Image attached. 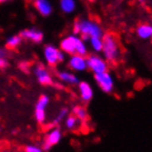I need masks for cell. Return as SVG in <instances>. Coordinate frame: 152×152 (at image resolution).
<instances>
[{
  "instance_id": "1",
  "label": "cell",
  "mask_w": 152,
  "mask_h": 152,
  "mask_svg": "<svg viewBox=\"0 0 152 152\" xmlns=\"http://www.w3.org/2000/svg\"><path fill=\"white\" fill-rule=\"evenodd\" d=\"M73 32L75 36L77 34H82V40H89L90 38H102L103 37V29L98 22L83 19L77 20L73 25Z\"/></svg>"
},
{
  "instance_id": "2",
  "label": "cell",
  "mask_w": 152,
  "mask_h": 152,
  "mask_svg": "<svg viewBox=\"0 0 152 152\" xmlns=\"http://www.w3.org/2000/svg\"><path fill=\"white\" fill-rule=\"evenodd\" d=\"M102 52L106 61L113 62L120 57V46L113 34H106L102 37Z\"/></svg>"
},
{
  "instance_id": "3",
  "label": "cell",
  "mask_w": 152,
  "mask_h": 152,
  "mask_svg": "<svg viewBox=\"0 0 152 152\" xmlns=\"http://www.w3.org/2000/svg\"><path fill=\"white\" fill-rule=\"evenodd\" d=\"M43 56H45V60L49 66H56L61 61L64 60V53L58 48H56L52 45H48L45 47L43 49Z\"/></svg>"
},
{
  "instance_id": "4",
  "label": "cell",
  "mask_w": 152,
  "mask_h": 152,
  "mask_svg": "<svg viewBox=\"0 0 152 152\" xmlns=\"http://www.w3.org/2000/svg\"><path fill=\"white\" fill-rule=\"evenodd\" d=\"M87 67L94 75H99V73L108 71V62L100 56L97 55H91L87 58Z\"/></svg>"
},
{
  "instance_id": "5",
  "label": "cell",
  "mask_w": 152,
  "mask_h": 152,
  "mask_svg": "<svg viewBox=\"0 0 152 152\" xmlns=\"http://www.w3.org/2000/svg\"><path fill=\"white\" fill-rule=\"evenodd\" d=\"M50 102V99L47 94H42L40 96L38 99V101L36 103V108H34V119L39 124H42L46 121L47 113L46 109L48 104Z\"/></svg>"
},
{
  "instance_id": "6",
  "label": "cell",
  "mask_w": 152,
  "mask_h": 152,
  "mask_svg": "<svg viewBox=\"0 0 152 152\" xmlns=\"http://www.w3.org/2000/svg\"><path fill=\"white\" fill-rule=\"evenodd\" d=\"M62 139V132L60 130L59 128H52L49 132H48V134L46 137V140H45V142H43L42 149L43 152H48L50 151L51 148L53 147V145H57V144L59 143L60 141Z\"/></svg>"
},
{
  "instance_id": "7",
  "label": "cell",
  "mask_w": 152,
  "mask_h": 152,
  "mask_svg": "<svg viewBox=\"0 0 152 152\" xmlns=\"http://www.w3.org/2000/svg\"><path fill=\"white\" fill-rule=\"evenodd\" d=\"M94 80L103 92L110 93L113 91L114 80L108 71L103 72V73H99V75H94Z\"/></svg>"
},
{
  "instance_id": "8",
  "label": "cell",
  "mask_w": 152,
  "mask_h": 152,
  "mask_svg": "<svg viewBox=\"0 0 152 152\" xmlns=\"http://www.w3.org/2000/svg\"><path fill=\"white\" fill-rule=\"evenodd\" d=\"M79 37L78 36H75V34H70L66 38H64L60 42V48H61V51L64 53H68L70 56L76 55V48H77V43L79 41Z\"/></svg>"
},
{
  "instance_id": "9",
  "label": "cell",
  "mask_w": 152,
  "mask_h": 152,
  "mask_svg": "<svg viewBox=\"0 0 152 152\" xmlns=\"http://www.w3.org/2000/svg\"><path fill=\"white\" fill-rule=\"evenodd\" d=\"M68 66L73 71L83 72L88 69V67H87V58L82 57V56L73 55L70 57V59L68 61Z\"/></svg>"
},
{
  "instance_id": "10",
  "label": "cell",
  "mask_w": 152,
  "mask_h": 152,
  "mask_svg": "<svg viewBox=\"0 0 152 152\" xmlns=\"http://www.w3.org/2000/svg\"><path fill=\"white\" fill-rule=\"evenodd\" d=\"M34 75L37 77V79H38L40 85L50 86L53 83L52 77L49 73V71L43 66H41V64H39V66H37V67L34 68Z\"/></svg>"
},
{
  "instance_id": "11",
  "label": "cell",
  "mask_w": 152,
  "mask_h": 152,
  "mask_svg": "<svg viewBox=\"0 0 152 152\" xmlns=\"http://www.w3.org/2000/svg\"><path fill=\"white\" fill-rule=\"evenodd\" d=\"M78 89H79V94L82 101L89 102L92 100L93 98V89L90 86V83H88L87 81H81L78 83Z\"/></svg>"
},
{
  "instance_id": "12",
  "label": "cell",
  "mask_w": 152,
  "mask_h": 152,
  "mask_svg": "<svg viewBox=\"0 0 152 152\" xmlns=\"http://www.w3.org/2000/svg\"><path fill=\"white\" fill-rule=\"evenodd\" d=\"M34 7L43 17L50 16L52 12V4L49 0H34Z\"/></svg>"
},
{
  "instance_id": "13",
  "label": "cell",
  "mask_w": 152,
  "mask_h": 152,
  "mask_svg": "<svg viewBox=\"0 0 152 152\" xmlns=\"http://www.w3.org/2000/svg\"><path fill=\"white\" fill-rule=\"evenodd\" d=\"M20 37L30 39L34 42H41L43 39V34L38 29H25L21 31Z\"/></svg>"
},
{
  "instance_id": "14",
  "label": "cell",
  "mask_w": 152,
  "mask_h": 152,
  "mask_svg": "<svg viewBox=\"0 0 152 152\" xmlns=\"http://www.w3.org/2000/svg\"><path fill=\"white\" fill-rule=\"evenodd\" d=\"M135 34L140 39L143 40H148L152 38V26L149 23H140L137 29H135Z\"/></svg>"
},
{
  "instance_id": "15",
  "label": "cell",
  "mask_w": 152,
  "mask_h": 152,
  "mask_svg": "<svg viewBox=\"0 0 152 152\" xmlns=\"http://www.w3.org/2000/svg\"><path fill=\"white\" fill-rule=\"evenodd\" d=\"M58 78H59L60 81H62V82L67 83V85H70V86H76L80 82V81H79V78H78L75 73H72V72H70V71L58 72Z\"/></svg>"
},
{
  "instance_id": "16",
  "label": "cell",
  "mask_w": 152,
  "mask_h": 152,
  "mask_svg": "<svg viewBox=\"0 0 152 152\" xmlns=\"http://www.w3.org/2000/svg\"><path fill=\"white\" fill-rule=\"evenodd\" d=\"M81 122H82V121L79 120L77 117H75L73 114H69L67 118L64 119V127H66V129H68V130L73 131V130H77L78 128L80 127Z\"/></svg>"
},
{
  "instance_id": "17",
  "label": "cell",
  "mask_w": 152,
  "mask_h": 152,
  "mask_svg": "<svg viewBox=\"0 0 152 152\" xmlns=\"http://www.w3.org/2000/svg\"><path fill=\"white\" fill-rule=\"evenodd\" d=\"M60 9L64 13H71L73 12L77 8L76 0H59Z\"/></svg>"
},
{
  "instance_id": "18",
  "label": "cell",
  "mask_w": 152,
  "mask_h": 152,
  "mask_svg": "<svg viewBox=\"0 0 152 152\" xmlns=\"http://www.w3.org/2000/svg\"><path fill=\"white\" fill-rule=\"evenodd\" d=\"M72 114L77 117V118L81 120V121H85L88 119V111L86 108L83 107H80V106H76L73 109H72Z\"/></svg>"
},
{
  "instance_id": "19",
  "label": "cell",
  "mask_w": 152,
  "mask_h": 152,
  "mask_svg": "<svg viewBox=\"0 0 152 152\" xmlns=\"http://www.w3.org/2000/svg\"><path fill=\"white\" fill-rule=\"evenodd\" d=\"M69 114H70V111H69L68 108H62V109H60V111L58 112V114H57V115H56V118L53 119L52 124H55V126L60 124L62 121H64V119L67 118Z\"/></svg>"
},
{
  "instance_id": "20",
  "label": "cell",
  "mask_w": 152,
  "mask_h": 152,
  "mask_svg": "<svg viewBox=\"0 0 152 152\" xmlns=\"http://www.w3.org/2000/svg\"><path fill=\"white\" fill-rule=\"evenodd\" d=\"M88 53V48H87V45L85 43V41L82 39H79V41L77 43V48H76V55L78 56H82V57H86Z\"/></svg>"
},
{
  "instance_id": "21",
  "label": "cell",
  "mask_w": 152,
  "mask_h": 152,
  "mask_svg": "<svg viewBox=\"0 0 152 152\" xmlns=\"http://www.w3.org/2000/svg\"><path fill=\"white\" fill-rule=\"evenodd\" d=\"M21 42V37L20 36H11L7 39V47L9 49H15L17 46H19V43Z\"/></svg>"
},
{
  "instance_id": "22",
  "label": "cell",
  "mask_w": 152,
  "mask_h": 152,
  "mask_svg": "<svg viewBox=\"0 0 152 152\" xmlns=\"http://www.w3.org/2000/svg\"><path fill=\"white\" fill-rule=\"evenodd\" d=\"M90 46L96 52L102 51V38H90Z\"/></svg>"
},
{
  "instance_id": "23",
  "label": "cell",
  "mask_w": 152,
  "mask_h": 152,
  "mask_svg": "<svg viewBox=\"0 0 152 152\" xmlns=\"http://www.w3.org/2000/svg\"><path fill=\"white\" fill-rule=\"evenodd\" d=\"M25 152H43L41 147H38V145H32V144H29L25 148Z\"/></svg>"
},
{
  "instance_id": "24",
  "label": "cell",
  "mask_w": 152,
  "mask_h": 152,
  "mask_svg": "<svg viewBox=\"0 0 152 152\" xmlns=\"http://www.w3.org/2000/svg\"><path fill=\"white\" fill-rule=\"evenodd\" d=\"M7 64H8V62H7L6 58H0V68H4Z\"/></svg>"
},
{
  "instance_id": "25",
  "label": "cell",
  "mask_w": 152,
  "mask_h": 152,
  "mask_svg": "<svg viewBox=\"0 0 152 152\" xmlns=\"http://www.w3.org/2000/svg\"><path fill=\"white\" fill-rule=\"evenodd\" d=\"M4 55H6V52H4V50H2V49H0V58H4Z\"/></svg>"
},
{
  "instance_id": "26",
  "label": "cell",
  "mask_w": 152,
  "mask_h": 152,
  "mask_svg": "<svg viewBox=\"0 0 152 152\" xmlns=\"http://www.w3.org/2000/svg\"><path fill=\"white\" fill-rule=\"evenodd\" d=\"M6 1H8V0H0V4H2V2H6Z\"/></svg>"
},
{
  "instance_id": "27",
  "label": "cell",
  "mask_w": 152,
  "mask_h": 152,
  "mask_svg": "<svg viewBox=\"0 0 152 152\" xmlns=\"http://www.w3.org/2000/svg\"><path fill=\"white\" fill-rule=\"evenodd\" d=\"M90 1H93V0H90Z\"/></svg>"
}]
</instances>
